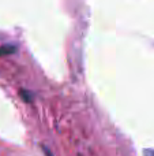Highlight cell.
<instances>
[{"label": "cell", "mask_w": 154, "mask_h": 156, "mask_svg": "<svg viewBox=\"0 0 154 156\" xmlns=\"http://www.w3.org/2000/svg\"><path fill=\"white\" fill-rule=\"evenodd\" d=\"M143 155L145 156H154V149H145Z\"/></svg>", "instance_id": "7a4b0ae2"}, {"label": "cell", "mask_w": 154, "mask_h": 156, "mask_svg": "<svg viewBox=\"0 0 154 156\" xmlns=\"http://www.w3.org/2000/svg\"><path fill=\"white\" fill-rule=\"evenodd\" d=\"M12 52H15V47L14 45H3V47H0V56H2V55L12 54Z\"/></svg>", "instance_id": "6da1fadb"}]
</instances>
